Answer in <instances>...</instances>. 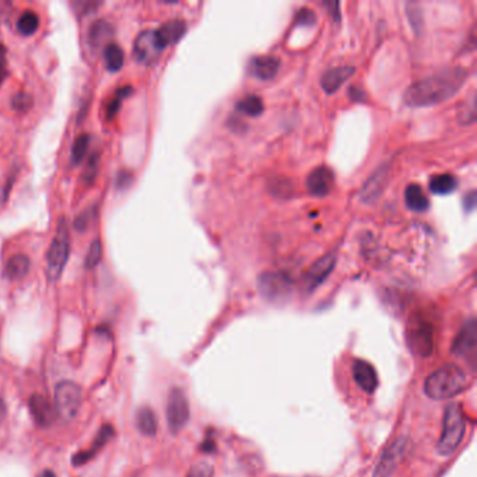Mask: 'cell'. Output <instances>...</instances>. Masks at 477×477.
Here are the masks:
<instances>
[{"label": "cell", "instance_id": "e0dca14e", "mask_svg": "<svg viewBox=\"0 0 477 477\" xmlns=\"http://www.w3.org/2000/svg\"><path fill=\"white\" fill-rule=\"evenodd\" d=\"M356 69L353 66H339V67H331L326 70L322 76L321 85L326 92H336L343 83H346L353 74Z\"/></svg>", "mask_w": 477, "mask_h": 477}, {"label": "cell", "instance_id": "ffe728a7", "mask_svg": "<svg viewBox=\"0 0 477 477\" xmlns=\"http://www.w3.org/2000/svg\"><path fill=\"white\" fill-rule=\"evenodd\" d=\"M185 32H186V24L184 20L167 21L158 29H155V35L164 49L170 45L177 43L184 36Z\"/></svg>", "mask_w": 477, "mask_h": 477}, {"label": "cell", "instance_id": "7c38bea8", "mask_svg": "<svg viewBox=\"0 0 477 477\" xmlns=\"http://www.w3.org/2000/svg\"><path fill=\"white\" fill-rule=\"evenodd\" d=\"M335 186V175L328 167L315 168L307 179V189L311 195L324 198L328 196Z\"/></svg>", "mask_w": 477, "mask_h": 477}, {"label": "cell", "instance_id": "44dd1931", "mask_svg": "<svg viewBox=\"0 0 477 477\" xmlns=\"http://www.w3.org/2000/svg\"><path fill=\"white\" fill-rule=\"evenodd\" d=\"M405 200H406L408 207L413 212H417V213H423L430 207V202H429L427 195L424 193L423 188L417 184H410L406 188Z\"/></svg>", "mask_w": 477, "mask_h": 477}, {"label": "cell", "instance_id": "7a4b0ae2", "mask_svg": "<svg viewBox=\"0 0 477 477\" xmlns=\"http://www.w3.org/2000/svg\"><path fill=\"white\" fill-rule=\"evenodd\" d=\"M471 380L458 364H447L434 371L424 382V394L434 401H445L464 394Z\"/></svg>", "mask_w": 477, "mask_h": 477}, {"label": "cell", "instance_id": "3957f363", "mask_svg": "<svg viewBox=\"0 0 477 477\" xmlns=\"http://www.w3.org/2000/svg\"><path fill=\"white\" fill-rule=\"evenodd\" d=\"M466 433V420L458 403L447 406L443 419V433L437 445L440 457H451L459 448Z\"/></svg>", "mask_w": 477, "mask_h": 477}, {"label": "cell", "instance_id": "d4e9b609", "mask_svg": "<svg viewBox=\"0 0 477 477\" xmlns=\"http://www.w3.org/2000/svg\"><path fill=\"white\" fill-rule=\"evenodd\" d=\"M104 59L109 71H119L125 63V55L119 45L108 43L104 49Z\"/></svg>", "mask_w": 477, "mask_h": 477}, {"label": "cell", "instance_id": "9c48e42d", "mask_svg": "<svg viewBox=\"0 0 477 477\" xmlns=\"http://www.w3.org/2000/svg\"><path fill=\"white\" fill-rule=\"evenodd\" d=\"M163 50L164 48L155 35V29H147L140 32L133 46L134 57L137 59V62L143 64L154 63L160 57Z\"/></svg>", "mask_w": 477, "mask_h": 477}, {"label": "cell", "instance_id": "8d00e7d4", "mask_svg": "<svg viewBox=\"0 0 477 477\" xmlns=\"http://www.w3.org/2000/svg\"><path fill=\"white\" fill-rule=\"evenodd\" d=\"M7 76V59H6V48L1 43L0 45V85L4 81Z\"/></svg>", "mask_w": 477, "mask_h": 477}, {"label": "cell", "instance_id": "484cf974", "mask_svg": "<svg viewBox=\"0 0 477 477\" xmlns=\"http://www.w3.org/2000/svg\"><path fill=\"white\" fill-rule=\"evenodd\" d=\"M263 101L258 95H247L237 104L238 112L248 116H259L263 112Z\"/></svg>", "mask_w": 477, "mask_h": 477}, {"label": "cell", "instance_id": "52a82bcc", "mask_svg": "<svg viewBox=\"0 0 477 477\" xmlns=\"http://www.w3.org/2000/svg\"><path fill=\"white\" fill-rule=\"evenodd\" d=\"M191 410L185 392L181 388H172L167 401V423L170 430L177 434L189 422Z\"/></svg>", "mask_w": 477, "mask_h": 477}, {"label": "cell", "instance_id": "8fae6325", "mask_svg": "<svg viewBox=\"0 0 477 477\" xmlns=\"http://www.w3.org/2000/svg\"><path fill=\"white\" fill-rule=\"evenodd\" d=\"M477 346V322L476 319H469L465 322L457 338L454 339L451 352L459 357H466L473 354Z\"/></svg>", "mask_w": 477, "mask_h": 477}, {"label": "cell", "instance_id": "7402d4cb", "mask_svg": "<svg viewBox=\"0 0 477 477\" xmlns=\"http://www.w3.org/2000/svg\"><path fill=\"white\" fill-rule=\"evenodd\" d=\"M29 266H31V262L28 256L22 254H17L7 261L4 273L10 280H20L24 276H27V273L29 272Z\"/></svg>", "mask_w": 477, "mask_h": 477}, {"label": "cell", "instance_id": "4fadbf2b", "mask_svg": "<svg viewBox=\"0 0 477 477\" xmlns=\"http://www.w3.org/2000/svg\"><path fill=\"white\" fill-rule=\"evenodd\" d=\"M113 434H115L113 427H112L111 424H104V426L99 429V431L97 433V436H95V438H94L91 447H90L88 450H85V451L77 452V454L73 457V459H71L73 466H83V465H85L87 462H90V461H91V459H92V458H94V457L106 445V443L113 437Z\"/></svg>", "mask_w": 477, "mask_h": 477}, {"label": "cell", "instance_id": "603a6c76", "mask_svg": "<svg viewBox=\"0 0 477 477\" xmlns=\"http://www.w3.org/2000/svg\"><path fill=\"white\" fill-rule=\"evenodd\" d=\"M136 422H137V429L143 436L147 437H153L157 433V420H155V415L150 408H141L137 412L136 416Z\"/></svg>", "mask_w": 477, "mask_h": 477}, {"label": "cell", "instance_id": "836d02e7", "mask_svg": "<svg viewBox=\"0 0 477 477\" xmlns=\"http://www.w3.org/2000/svg\"><path fill=\"white\" fill-rule=\"evenodd\" d=\"M98 165H99V157H98V153H95L88 158V163L85 165V170L83 174L84 182L91 184L95 179V175L98 172Z\"/></svg>", "mask_w": 477, "mask_h": 477}, {"label": "cell", "instance_id": "f35d334b", "mask_svg": "<svg viewBox=\"0 0 477 477\" xmlns=\"http://www.w3.org/2000/svg\"><path fill=\"white\" fill-rule=\"evenodd\" d=\"M6 415H7V408H6V403H4V401L0 398V423L4 420Z\"/></svg>", "mask_w": 477, "mask_h": 477}, {"label": "cell", "instance_id": "d6a6232c", "mask_svg": "<svg viewBox=\"0 0 477 477\" xmlns=\"http://www.w3.org/2000/svg\"><path fill=\"white\" fill-rule=\"evenodd\" d=\"M11 106L14 111L17 112H25L32 106V98L29 94L21 91L18 94H15L11 99Z\"/></svg>", "mask_w": 477, "mask_h": 477}, {"label": "cell", "instance_id": "9a60e30c", "mask_svg": "<svg viewBox=\"0 0 477 477\" xmlns=\"http://www.w3.org/2000/svg\"><path fill=\"white\" fill-rule=\"evenodd\" d=\"M336 263V255L335 254H328L318 259L310 269L305 277V286L307 290H314L319 284L325 282V279L332 273L333 268Z\"/></svg>", "mask_w": 477, "mask_h": 477}, {"label": "cell", "instance_id": "5bb4252c", "mask_svg": "<svg viewBox=\"0 0 477 477\" xmlns=\"http://www.w3.org/2000/svg\"><path fill=\"white\" fill-rule=\"evenodd\" d=\"M31 416L39 427H49L56 419V410L52 403L42 395H32L28 402Z\"/></svg>", "mask_w": 477, "mask_h": 477}, {"label": "cell", "instance_id": "f1b7e54d", "mask_svg": "<svg viewBox=\"0 0 477 477\" xmlns=\"http://www.w3.org/2000/svg\"><path fill=\"white\" fill-rule=\"evenodd\" d=\"M88 146H90V136L87 133L77 136V139L74 140L73 147H71V163L74 165L80 164L81 160L85 157V154L88 151Z\"/></svg>", "mask_w": 477, "mask_h": 477}, {"label": "cell", "instance_id": "1f68e13d", "mask_svg": "<svg viewBox=\"0 0 477 477\" xmlns=\"http://www.w3.org/2000/svg\"><path fill=\"white\" fill-rule=\"evenodd\" d=\"M102 259V244L99 240H95L91 242L88 254L85 256V268L92 269L95 268Z\"/></svg>", "mask_w": 477, "mask_h": 477}, {"label": "cell", "instance_id": "5b68a950", "mask_svg": "<svg viewBox=\"0 0 477 477\" xmlns=\"http://www.w3.org/2000/svg\"><path fill=\"white\" fill-rule=\"evenodd\" d=\"M409 350L419 357H429L434 350V329L424 318H413L406 329Z\"/></svg>", "mask_w": 477, "mask_h": 477}, {"label": "cell", "instance_id": "d590c367", "mask_svg": "<svg viewBox=\"0 0 477 477\" xmlns=\"http://www.w3.org/2000/svg\"><path fill=\"white\" fill-rule=\"evenodd\" d=\"M317 21V14L311 8H301L297 13V24L298 25H314Z\"/></svg>", "mask_w": 477, "mask_h": 477}, {"label": "cell", "instance_id": "277c9868", "mask_svg": "<svg viewBox=\"0 0 477 477\" xmlns=\"http://www.w3.org/2000/svg\"><path fill=\"white\" fill-rule=\"evenodd\" d=\"M70 254V238L69 228L64 219H60L56 234L50 242V247L46 254V276L50 282H56L67 263Z\"/></svg>", "mask_w": 477, "mask_h": 477}, {"label": "cell", "instance_id": "6da1fadb", "mask_svg": "<svg viewBox=\"0 0 477 477\" xmlns=\"http://www.w3.org/2000/svg\"><path fill=\"white\" fill-rule=\"evenodd\" d=\"M468 78L464 67H447L433 76L413 83L405 91V102L410 106H430L447 101L459 91Z\"/></svg>", "mask_w": 477, "mask_h": 477}, {"label": "cell", "instance_id": "2e32d148", "mask_svg": "<svg viewBox=\"0 0 477 477\" xmlns=\"http://www.w3.org/2000/svg\"><path fill=\"white\" fill-rule=\"evenodd\" d=\"M353 378L366 394H374L378 387L377 371L373 364L366 360L359 359L353 363Z\"/></svg>", "mask_w": 477, "mask_h": 477}, {"label": "cell", "instance_id": "ab89813d", "mask_svg": "<svg viewBox=\"0 0 477 477\" xmlns=\"http://www.w3.org/2000/svg\"><path fill=\"white\" fill-rule=\"evenodd\" d=\"M38 477H56L55 476V473L52 472V471H43V472H41V475Z\"/></svg>", "mask_w": 477, "mask_h": 477}, {"label": "cell", "instance_id": "30bf717a", "mask_svg": "<svg viewBox=\"0 0 477 477\" xmlns=\"http://www.w3.org/2000/svg\"><path fill=\"white\" fill-rule=\"evenodd\" d=\"M408 447V440L405 437L396 438L395 441H392L385 451L382 452L380 461L375 465L374 473L373 477H389L394 471L396 469V466L399 465L405 451Z\"/></svg>", "mask_w": 477, "mask_h": 477}, {"label": "cell", "instance_id": "4dcf8cb0", "mask_svg": "<svg viewBox=\"0 0 477 477\" xmlns=\"http://www.w3.org/2000/svg\"><path fill=\"white\" fill-rule=\"evenodd\" d=\"M95 217H97V207H95V206L88 207L87 210L81 212V213L76 217V220H74V228H76L77 231H85V230L92 224V221L95 220Z\"/></svg>", "mask_w": 477, "mask_h": 477}, {"label": "cell", "instance_id": "f546056e", "mask_svg": "<svg viewBox=\"0 0 477 477\" xmlns=\"http://www.w3.org/2000/svg\"><path fill=\"white\" fill-rule=\"evenodd\" d=\"M130 92H132V87H130V85H129V87L119 88V90L116 91L115 97L111 99V102H109L108 106H106V118H108V119H112V118L118 113V111H119V108H120V105H122V101H123Z\"/></svg>", "mask_w": 477, "mask_h": 477}, {"label": "cell", "instance_id": "74e56055", "mask_svg": "<svg viewBox=\"0 0 477 477\" xmlns=\"http://www.w3.org/2000/svg\"><path fill=\"white\" fill-rule=\"evenodd\" d=\"M476 206V192L472 191L464 198V207L466 212H472Z\"/></svg>", "mask_w": 477, "mask_h": 477}, {"label": "cell", "instance_id": "ac0fdd59", "mask_svg": "<svg viewBox=\"0 0 477 477\" xmlns=\"http://www.w3.org/2000/svg\"><path fill=\"white\" fill-rule=\"evenodd\" d=\"M280 67V60L275 56H256L249 62V71L259 80H272Z\"/></svg>", "mask_w": 477, "mask_h": 477}, {"label": "cell", "instance_id": "83f0119b", "mask_svg": "<svg viewBox=\"0 0 477 477\" xmlns=\"http://www.w3.org/2000/svg\"><path fill=\"white\" fill-rule=\"evenodd\" d=\"M112 36V27L106 21H95L90 28V41L94 46H99Z\"/></svg>", "mask_w": 477, "mask_h": 477}, {"label": "cell", "instance_id": "e575fe53", "mask_svg": "<svg viewBox=\"0 0 477 477\" xmlns=\"http://www.w3.org/2000/svg\"><path fill=\"white\" fill-rule=\"evenodd\" d=\"M214 468L209 462H199L191 468L186 477H213Z\"/></svg>", "mask_w": 477, "mask_h": 477}, {"label": "cell", "instance_id": "d6986e66", "mask_svg": "<svg viewBox=\"0 0 477 477\" xmlns=\"http://www.w3.org/2000/svg\"><path fill=\"white\" fill-rule=\"evenodd\" d=\"M388 171H389L388 165L380 167L371 175V178L367 181V184L363 186L360 196H361V200L364 203H370L381 195V192H382V189L387 184V179H388Z\"/></svg>", "mask_w": 477, "mask_h": 477}, {"label": "cell", "instance_id": "8992f818", "mask_svg": "<svg viewBox=\"0 0 477 477\" xmlns=\"http://www.w3.org/2000/svg\"><path fill=\"white\" fill-rule=\"evenodd\" d=\"M81 406V389L71 381H62L55 388V410L64 420H73Z\"/></svg>", "mask_w": 477, "mask_h": 477}, {"label": "cell", "instance_id": "cb8c5ba5", "mask_svg": "<svg viewBox=\"0 0 477 477\" xmlns=\"http://www.w3.org/2000/svg\"><path fill=\"white\" fill-rule=\"evenodd\" d=\"M457 186H458V181L451 174L434 175L430 181V189L436 195H448L454 192Z\"/></svg>", "mask_w": 477, "mask_h": 477}, {"label": "cell", "instance_id": "ba28073f", "mask_svg": "<svg viewBox=\"0 0 477 477\" xmlns=\"http://www.w3.org/2000/svg\"><path fill=\"white\" fill-rule=\"evenodd\" d=\"M258 287L261 294L273 303L286 301L293 293L291 280L283 273L268 272L259 277Z\"/></svg>", "mask_w": 477, "mask_h": 477}, {"label": "cell", "instance_id": "4316f807", "mask_svg": "<svg viewBox=\"0 0 477 477\" xmlns=\"http://www.w3.org/2000/svg\"><path fill=\"white\" fill-rule=\"evenodd\" d=\"M38 27H39V18H38L36 13H34V11H31V10L24 11V13L20 15L18 21H17V29H18V32L22 34V35H25V36H29V35H32L34 32H36Z\"/></svg>", "mask_w": 477, "mask_h": 477}]
</instances>
